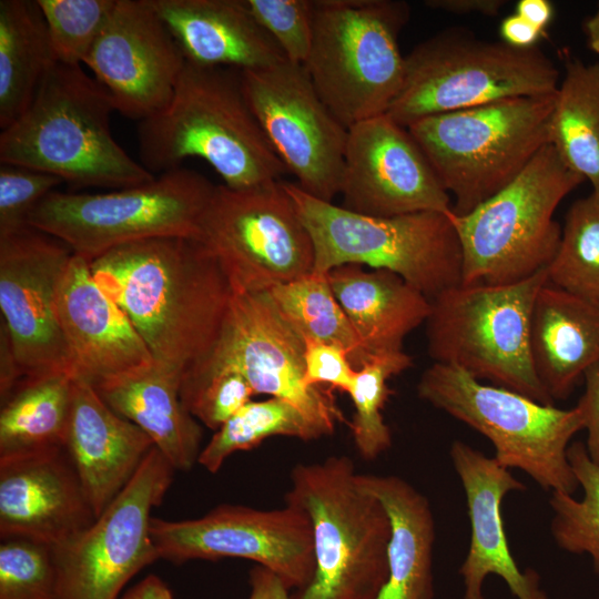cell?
Listing matches in <instances>:
<instances>
[{
  "label": "cell",
  "mask_w": 599,
  "mask_h": 599,
  "mask_svg": "<svg viewBox=\"0 0 599 599\" xmlns=\"http://www.w3.org/2000/svg\"><path fill=\"white\" fill-rule=\"evenodd\" d=\"M567 457L583 494L576 499L573 495L551 493V535L560 549L587 554L599 577V466L590 459L581 441L569 445Z\"/></svg>",
  "instance_id": "cell-36"
},
{
  "label": "cell",
  "mask_w": 599,
  "mask_h": 599,
  "mask_svg": "<svg viewBox=\"0 0 599 599\" xmlns=\"http://www.w3.org/2000/svg\"><path fill=\"white\" fill-rule=\"evenodd\" d=\"M339 194L368 216L449 213V193L409 130L386 113L348 129Z\"/></svg>",
  "instance_id": "cell-19"
},
{
  "label": "cell",
  "mask_w": 599,
  "mask_h": 599,
  "mask_svg": "<svg viewBox=\"0 0 599 599\" xmlns=\"http://www.w3.org/2000/svg\"><path fill=\"white\" fill-rule=\"evenodd\" d=\"M261 27L273 38L286 60L305 64L314 33L315 0H245Z\"/></svg>",
  "instance_id": "cell-41"
},
{
  "label": "cell",
  "mask_w": 599,
  "mask_h": 599,
  "mask_svg": "<svg viewBox=\"0 0 599 599\" xmlns=\"http://www.w3.org/2000/svg\"><path fill=\"white\" fill-rule=\"evenodd\" d=\"M183 373L162 363L97 388L118 415L139 426L175 470L197 463L202 427L180 397Z\"/></svg>",
  "instance_id": "cell-28"
},
{
  "label": "cell",
  "mask_w": 599,
  "mask_h": 599,
  "mask_svg": "<svg viewBox=\"0 0 599 599\" xmlns=\"http://www.w3.org/2000/svg\"><path fill=\"white\" fill-rule=\"evenodd\" d=\"M154 362L183 374L213 346L232 288L197 238L166 236L118 246L89 262Z\"/></svg>",
  "instance_id": "cell-1"
},
{
  "label": "cell",
  "mask_w": 599,
  "mask_h": 599,
  "mask_svg": "<svg viewBox=\"0 0 599 599\" xmlns=\"http://www.w3.org/2000/svg\"><path fill=\"white\" fill-rule=\"evenodd\" d=\"M314 246V273L345 264L387 270L429 301L461 284L463 254L451 212L392 217L358 214L283 181Z\"/></svg>",
  "instance_id": "cell-5"
},
{
  "label": "cell",
  "mask_w": 599,
  "mask_h": 599,
  "mask_svg": "<svg viewBox=\"0 0 599 599\" xmlns=\"http://www.w3.org/2000/svg\"><path fill=\"white\" fill-rule=\"evenodd\" d=\"M174 471L154 446L95 520L54 549L59 599H118L138 572L160 559L151 511L163 501Z\"/></svg>",
  "instance_id": "cell-14"
},
{
  "label": "cell",
  "mask_w": 599,
  "mask_h": 599,
  "mask_svg": "<svg viewBox=\"0 0 599 599\" xmlns=\"http://www.w3.org/2000/svg\"><path fill=\"white\" fill-rule=\"evenodd\" d=\"M65 448L0 458V537L60 548L95 520Z\"/></svg>",
  "instance_id": "cell-22"
},
{
  "label": "cell",
  "mask_w": 599,
  "mask_h": 599,
  "mask_svg": "<svg viewBox=\"0 0 599 599\" xmlns=\"http://www.w3.org/2000/svg\"><path fill=\"white\" fill-rule=\"evenodd\" d=\"M547 281L542 270L515 284H460L430 300L425 324L434 363L554 405L536 375L530 349L534 304Z\"/></svg>",
  "instance_id": "cell-10"
},
{
  "label": "cell",
  "mask_w": 599,
  "mask_h": 599,
  "mask_svg": "<svg viewBox=\"0 0 599 599\" xmlns=\"http://www.w3.org/2000/svg\"><path fill=\"white\" fill-rule=\"evenodd\" d=\"M504 42L516 48L536 47L544 31L536 28L517 13L506 17L499 28Z\"/></svg>",
  "instance_id": "cell-48"
},
{
  "label": "cell",
  "mask_w": 599,
  "mask_h": 599,
  "mask_svg": "<svg viewBox=\"0 0 599 599\" xmlns=\"http://www.w3.org/2000/svg\"><path fill=\"white\" fill-rule=\"evenodd\" d=\"M0 599H59L54 549L26 538L1 539Z\"/></svg>",
  "instance_id": "cell-40"
},
{
  "label": "cell",
  "mask_w": 599,
  "mask_h": 599,
  "mask_svg": "<svg viewBox=\"0 0 599 599\" xmlns=\"http://www.w3.org/2000/svg\"><path fill=\"white\" fill-rule=\"evenodd\" d=\"M187 62L257 70L287 61L245 0H150Z\"/></svg>",
  "instance_id": "cell-25"
},
{
  "label": "cell",
  "mask_w": 599,
  "mask_h": 599,
  "mask_svg": "<svg viewBox=\"0 0 599 599\" xmlns=\"http://www.w3.org/2000/svg\"><path fill=\"white\" fill-rule=\"evenodd\" d=\"M255 395L248 382L230 367H192L182 376L180 397L186 410L217 430Z\"/></svg>",
  "instance_id": "cell-39"
},
{
  "label": "cell",
  "mask_w": 599,
  "mask_h": 599,
  "mask_svg": "<svg viewBox=\"0 0 599 599\" xmlns=\"http://www.w3.org/2000/svg\"><path fill=\"white\" fill-rule=\"evenodd\" d=\"M37 0L0 1V128L9 126L32 102L55 63Z\"/></svg>",
  "instance_id": "cell-30"
},
{
  "label": "cell",
  "mask_w": 599,
  "mask_h": 599,
  "mask_svg": "<svg viewBox=\"0 0 599 599\" xmlns=\"http://www.w3.org/2000/svg\"><path fill=\"white\" fill-rule=\"evenodd\" d=\"M417 394L487 437L501 466L526 473L546 490L573 495L578 489L567 457L571 438L583 429L576 407L545 405L441 363L424 370Z\"/></svg>",
  "instance_id": "cell-11"
},
{
  "label": "cell",
  "mask_w": 599,
  "mask_h": 599,
  "mask_svg": "<svg viewBox=\"0 0 599 599\" xmlns=\"http://www.w3.org/2000/svg\"><path fill=\"white\" fill-rule=\"evenodd\" d=\"M150 532L160 559L174 564L247 559L294 590L305 587L315 570L309 519L288 504L273 510L224 504L201 518L180 521L152 517Z\"/></svg>",
  "instance_id": "cell-16"
},
{
  "label": "cell",
  "mask_w": 599,
  "mask_h": 599,
  "mask_svg": "<svg viewBox=\"0 0 599 599\" xmlns=\"http://www.w3.org/2000/svg\"><path fill=\"white\" fill-rule=\"evenodd\" d=\"M555 94L435 114L407 128L453 194L455 215L470 213L509 185L549 144Z\"/></svg>",
  "instance_id": "cell-6"
},
{
  "label": "cell",
  "mask_w": 599,
  "mask_h": 599,
  "mask_svg": "<svg viewBox=\"0 0 599 599\" xmlns=\"http://www.w3.org/2000/svg\"><path fill=\"white\" fill-rule=\"evenodd\" d=\"M559 70L537 45L516 48L448 28L405 55L404 81L386 114L410 124L501 100L555 94Z\"/></svg>",
  "instance_id": "cell-7"
},
{
  "label": "cell",
  "mask_w": 599,
  "mask_h": 599,
  "mask_svg": "<svg viewBox=\"0 0 599 599\" xmlns=\"http://www.w3.org/2000/svg\"><path fill=\"white\" fill-rule=\"evenodd\" d=\"M58 62L84 64L116 0H37Z\"/></svg>",
  "instance_id": "cell-38"
},
{
  "label": "cell",
  "mask_w": 599,
  "mask_h": 599,
  "mask_svg": "<svg viewBox=\"0 0 599 599\" xmlns=\"http://www.w3.org/2000/svg\"><path fill=\"white\" fill-rule=\"evenodd\" d=\"M152 439L113 412L88 383L73 378L64 448L98 517L132 479Z\"/></svg>",
  "instance_id": "cell-24"
},
{
  "label": "cell",
  "mask_w": 599,
  "mask_h": 599,
  "mask_svg": "<svg viewBox=\"0 0 599 599\" xmlns=\"http://www.w3.org/2000/svg\"><path fill=\"white\" fill-rule=\"evenodd\" d=\"M585 392L575 406L587 430L585 443L590 459L599 466V366L585 374Z\"/></svg>",
  "instance_id": "cell-44"
},
{
  "label": "cell",
  "mask_w": 599,
  "mask_h": 599,
  "mask_svg": "<svg viewBox=\"0 0 599 599\" xmlns=\"http://www.w3.org/2000/svg\"><path fill=\"white\" fill-rule=\"evenodd\" d=\"M549 144L599 193V62L566 61L549 120Z\"/></svg>",
  "instance_id": "cell-32"
},
{
  "label": "cell",
  "mask_w": 599,
  "mask_h": 599,
  "mask_svg": "<svg viewBox=\"0 0 599 599\" xmlns=\"http://www.w3.org/2000/svg\"><path fill=\"white\" fill-rule=\"evenodd\" d=\"M62 183L47 172L0 163V236L29 227L32 211Z\"/></svg>",
  "instance_id": "cell-42"
},
{
  "label": "cell",
  "mask_w": 599,
  "mask_h": 599,
  "mask_svg": "<svg viewBox=\"0 0 599 599\" xmlns=\"http://www.w3.org/2000/svg\"><path fill=\"white\" fill-rule=\"evenodd\" d=\"M413 365L404 351L373 356L357 369L347 394L355 415L349 424L355 446L366 460H374L392 446V434L382 410L389 396L387 382Z\"/></svg>",
  "instance_id": "cell-37"
},
{
  "label": "cell",
  "mask_w": 599,
  "mask_h": 599,
  "mask_svg": "<svg viewBox=\"0 0 599 599\" xmlns=\"http://www.w3.org/2000/svg\"><path fill=\"white\" fill-rule=\"evenodd\" d=\"M251 593L248 599H291L288 588L270 569L256 565L250 571Z\"/></svg>",
  "instance_id": "cell-46"
},
{
  "label": "cell",
  "mask_w": 599,
  "mask_h": 599,
  "mask_svg": "<svg viewBox=\"0 0 599 599\" xmlns=\"http://www.w3.org/2000/svg\"><path fill=\"white\" fill-rule=\"evenodd\" d=\"M232 292H262L311 274L314 246L283 181L243 190L224 184L201 217L199 237Z\"/></svg>",
  "instance_id": "cell-13"
},
{
  "label": "cell",
  "mask_w": 599,
  "mask_h": 599,
  "mask_svg": "<svg viewBox=\"0 0 599 599\" xmlns=\"http://www.w3.org/2000/svg\"><path fill=\"white\" fill-rule=\"evenodd\" d=\"M327 278L370 357L403 351L404 338L430 312V301L423 293L387 270L345 264L331 270Z\"/></svg>",
  "instance_id": "cell-27"
},
{
  "label": "cell",
  "mask_w": 599,
  "mask_h": 599,
  "mask_svg": "<svg viewBox=\"0 0 599 599\" xmlns=\"http://www.w3.org/2000/svg\"><path fill=\"white\" fill-rule=\"evenodd\" d=\"M22 380L9 333L0 322V400L4 399Z\"/></svg>",
  "instance_id": "cell-45"
},
{
  "label": "cell",
  "mask_w": 599,
  "mask_h": 599,
  "mask_svg": "<svg viewBox=\"0 0 599 599\" xmlns=\"http://www.w3.org/2000/svg\"><path fill=\"white\" fill-rule=\"evenodd\" d=\"M551 285L599 306V193L575 201L548 265Z\"/></svg>",
  "instance_id": "cell-35"
},
{
  "label": "cell",
  "mask_w": 599,
  "mask_h": 599,
  "mask_svg": "<svg viewBox=\"0 0 599 599\" xmlns=\"http://www.w3.org/2000/svg\"><path fill=\"white\" fill-rule=\"evenodd\" d=\"M505 0H426L424 6L445 11L453 14H483L486 17H496L502 7Z\"/></svg>",
  "instance_id": "cell-47"
},
{
  "label": "cell",
  "mask_w": 599,
  "mask_h": 599,
  "mask_svg": "<svg viewBox=\"0 0 599 599\" xmlns=\"http://www.w3.org/2000/svg\"><path fill=\"white\" fill-rule=\"evenodd\" d=\"M247 102L268 142L307 194H339L348 129L317 94L303 64L243 70Z\"/></svg>",
  "instance_id": "cell-17"
},
{
  "label": "cell",
  "mask_w": 599,
  "mask_h": 599,
  "mask_svg": "<svg viewBox=\"0 0 599 599\" xmlns=\"http://www.w3.org/2000/svg\"><path fill=\"white\" fill-rule=\"evenodd\" d=\"M268 292L304 338L342 346L356 369L372 358L336 300L327 274L312 272L295 281L275 285Z\"/></svg>",
  "instance_id": "cell-33"
},
{
  "label": "cell",
  "mask_w": 599,
  "mask_h": 599,
  "mask_svg": "<svg viewBox=\"0 0 599 599\" xmlns=\"http://www.w3.org/2000/svg\"><path fill=\"white\" fill-rule=\"evenodd\" d=\"M73 377L23 378L1 402L0 458L64 448Z\"/></svg>",
  "instance_id": "cell-31"
},
{
  "label": "cell",
  "mask_w": 599,
  "mask_h": 599,
  "mask_svg": "<svg viewBox=\"0 0 599 599\" xmlns=\"http://www.w3.org/2000/svg\"><path fill=\"white\" fill-rule=\"evenodd\" d=\"M215 186L201 173L181 166L150 182L105 193L55 190L32 211L28 224L91 262L138 241L197 238Z\"/></svg>",
  "instance_id": "cell-12"
},
{
  "label": "cell",
  "mask_w": 599,
  "mask_h": 599,
  "mask_svg": "<svg viewBox=\"0 0 599 599\" xmlns=\"http://www.w3.org/2000/svg\"><path fill=\"white\" fill-rule=\"evenodd\" d=\"M588 48L599 54V3L597 11L582 23Z\"/></svg>",
  "instance_id": "cell-51"
},
{
  "label": "cell",
  "mask_w": 599,
  "mask_h": 599,
  "mask_svg": "<svg viewBox=\"0 0 599 599\" xmlns=\"http://www.w3.org/2000/svg\"><path fill=\"white\" fill-rule=\"evenodd\" d=\"M530 349L547 394L554 402L568 398L599 366V306L547 281L534 304Z\"/></svg>",
  "instance_id": "cell-26"
},
{
  "label": "cell",
  "mask_w": 599,
  "mask_h": 599,
  "mask_svg": "<svg viewBox=\"0 0 599 599\" xmlns=\"http://www.w3.org/2000/svg\"><path fill=\"white\" fill-rule=\"evenodd\" d=\"M554 6L548 0H519L515 13L545 31L554 18Z\"/></svg>",
  "instance_id": "cell-49"
},
{
  "label": "cell",
  "mask_w": 599,
  "mask_h": 599,
  "mask_svg": "<svg viewBox=\"0 0 599 599\" xmlns=\"http://www.w3.org/2000/svg\"><path fill=\"white\" fill-rule=\"evenodd\" d=\"M585 179L551 144L505 189L470 213L451 212L463 254V285H507L546 270L559 246L560 202Z\"/></svg>",
  "instance_id": "cell-9"
},
{
  "label": "cell",
  "mask_w": 599,
  "mask_h": 599,
  "mask_svg": "<svg viewBox=\"0 0 599 599\" xmlns=\"http://www.w3.org/2000/svg\"><path fill=\"white\" fill-rule=\"evenodd\" d=\"M273 436L318 439L319 430L292 403L271 397L248 402L229 418L201 449L197 463L209 473H217L225 459L248 450Z\"/></svg>",
  "instance_id": "cell-34"
},
{
  "label": "cell",
  "mask_w": 599,
  "mask_h": 599,
  "mask_svg": "<svg viewBox=\"0 0 599 599\" xmlns=\"http://www.w3.org/2000/svg\"><path fill=\"white\" fill-rule=\"evenodd\" d=\"M84 64L115 111L140 122L167 105L186 59L150 0H116Z\"/></svg>",
  "instance_id": "cell-20"
},
{
  "label": "cell",
  "mask_w": 599,
  "mask_h": 599,
  "mask_svg": "<svg viewBox=\"0 0 599 599\" xmlns=\"http://www.w3.org/2000/svg\"><path fill=\"white\" fill-rule=\"evenodd\" d=\"M304 382L307 386L327 385L332 390L348 392L357 369L345 348L337 344L304 338Z\"/></svg>",
  "instance_id": "cell-43"
},
{
  "label": "cell",
  "mask_w": 599,
  "mask_h": 599,
  "mask_svg": "<svg viewBox=\"0 0 599 599\" xmlns=\"http://www.w3.org/2000/svg\"><path fill=\"white\" fill-rule=\"evenodd\" d=\"M108 91L81 65L55 62L27 110L0 134V163L59 176L72 187L112 190L155 179L114 140Z\"/></svg>",
  "instance_id": "cell-3"
},
{
  "label": "cell",
  "mask_w": 599,
  "mask_h": 599,
  "mask_svg": "<svg viewBox=\"0 0 599 599\" xmlns=\"http://www.w3.org/2000/svg\"><path fill=\"white\" fill-rule=\"evenodd\" d=\"M121 599H174V597L161 578L150 575L128 590Z\"/></svg>",
  "instance_id": "cell-50"
},
{
  "label": "cell",
  "mask_w": 599,
  "mask_h": 599,
  "mask_svg": "<svg viewBox=\"0 0 599 599\" xmlns=\"http://www.w3.org/2000/svg\"><path fill=\"white\" fill-rule=\"evenodd\" d=\"M409 16L400 0H315L304 68L346 129L385 114L399 93L405 70L399 34Z\"/></svg>",
  "instance_id": "cell-8"
},
{
  "label": "cell",
  "mask_w": 599,
  "mask_h": 599,
  "mask_svg": "<svg viewBox=\"0 0 599 599\" xmlns=\"http://www.w3.org/2000/svg\"><path fill=\"white\" fill-rule=\"evenodd\" d=\"M72 255L62 241L31 226L0 236L1 322L22 379L72 376L55 306L58 287Z\"/></svg>",
  "instance_id": "cell-18"
},
{
  "label": "cell",
  "mask_w": 599,
  "mask_h": 599,
  "mask_svg": "<svg viewBox=\"0 0 599 599\" xmlns=\"http://www.w3.org/2000/svg\"><path fill=\"white\" fill-rule=\"evenodd\" d=\"M392 526L388 577L376 599H434L435 520L428 499L398 476L362 475Z\"/></svg>",
  "instance_id": "cell-29"
},
{
  "label": "cell",
  "mask_w": 599,
  "mask_h": 599,
  "mask_svg": "<svg viewBox=\"0 0 599 599\" xmlns=\"http://www.w3.org/2000/svg\"><path fill=\"white\" fill-rule=\"evenodd\" d=\"M57 314L73 378L94 389L140 373L154 359L125 313L73 254L60 281Z\"/></svg>",
  "instance_id": "cell-21"
},
{
  "label": "cell",
  "mask_w": 599,
  "mask_h": 599,
  "mask_svg": "<svg viewBox=\"0 0 599 599\" xmlns=\"http://www.w3.org/2000/svg\"><path fill=\"white\" fill-rule=\"evenodd\" d=\"M304 351V337L268 291L232 292L215 343L190 368H233L245 377L255 395L292 403L322 436H327L345 418L331 388L305 384Z\"/></svg>",
  "instance_id": "cell-15"
},
{
  "label": "cell",
  "mask_w": 599,
  "mask_h": 599,
  "mask_svg": "<svg viewBox=\"0 0 599 599\" xmlns=\"http://www.w3.org/2000/svg\"><path fill=\"white\" fill-rule=\"evenodd\" d=\"M449 456L465 490L471 530L468 552L459 568L464 599H484L483 585L490 575L500 577L517 599H548L539 575L532 569L522 571L516 564L501 518L506 495L526 486L494 457L461 440L451 444Z\"/></svg>",
  "instance_id": "cell-23"
},
{
  "label": "cell",
  "mask_w": 599,
  "mask_h": 599,
  "mask_svg": "<svg viewBox=\"0 0 599 599\" xmlns=\"http://www.w3.org/2000/svg\"><path fill=\"white\" fill-rule=\"evenodd\" d=\"M285 502L309 519L315 570L291 599H376L388 577L389 516L347 456L297 464Z\"/></svg>",
  "instance_id": "cell-4"
},
{
  "label": "cell",
  "mask_w": 599,
  "mask_h": 599,
  "mask_svg": "<svg viewBox=\"0 0 599 599\" xmlns=\"http://www.w3.org/2000/svg\"><path fill=\"white\" fill-rule=\"evenodd\" d=\"M141 164L151 173L207 162L224 185L243 190L282 181L286 166L253 113L242 70L187 62L167 103L138 124Z\"/></svg>",
  "instance_id": "cell-2"
}]
</instances>
